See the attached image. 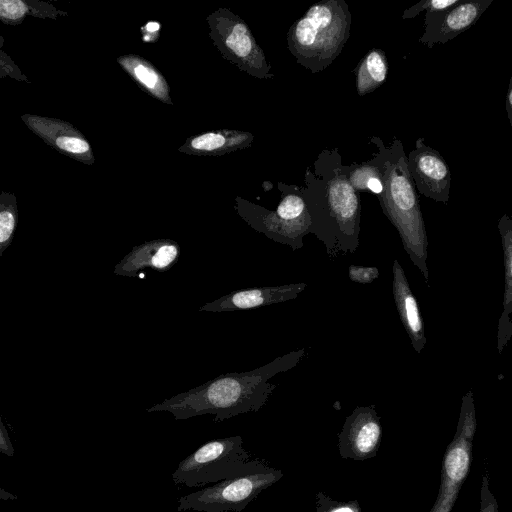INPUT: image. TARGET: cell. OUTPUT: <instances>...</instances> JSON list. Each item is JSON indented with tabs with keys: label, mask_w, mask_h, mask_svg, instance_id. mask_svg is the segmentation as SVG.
Instances as JSON below:
<instances>
[{
	"label": "cell",
	"mask_w": 512,
	"mask_h": 512,
	"mask_svg": "<svg viewBox=\"0 0 512 512\" xmlns=\"http://www.w3.org/2000/svg\"><path fill=\"white\" fill-rule=\"evenodd\" d=\"M382 174L372 177L367 183V189L379 196L383 192Z\"/></svg>",
	"instance_id": "f1b7e54d"
},
{
	"label": "cell",
	"mask_w": 512,
	"mask_h": 512,
	"mask_svg": "<svg viewBox=\"0 0 512 512\" xmlns=\"http://www.w3.org/2000/svg\"><path fill=\"white\" fill-rule=\"evenodd\" d=\"M381 439L382 426L375 405L358 406L346 417L338 435L340 457L357 461L373 458Z\"/></svg>",
	"instance_id": "30bf717a"
},
{
	"label": "cell",
	"mask_w": 512,
	"mask_h": 512,
	"mask_svg": "<svg viewBox=\"0 0 512 512\" xmlns=\"http://www.w3.org/2000/svg\"><path fill=\"white\" fill-rule=\"evenodd\" d=\"M135 76L148 88H154L158 77L157 75L144 65H138L134 68Z\"/></svg>",
	"instance_id": "4316f807"
},
{
	"label": "cell",
	"mask_w": 512,
	"mask_h": 512,
	"mask_svg": "<svg viewBox=\"0 0 512 512\" xmlns=\"http://www.w3.org/2000/svg\"><path fill=\"white\" fill-rule=\"evenodd\" d=\"M314 512H361V508L357 500L337 501L319 491Z\"/></svg>",
	"instance_id": "ffe728a7"
},
{
	"label": "cell",
	"mask_w": 512,
	"mask_h": 512,
	"mask_svg": "<svg viewBox=\"0 0 512 512\" xmlns=\"http://www.w3.org/2000/svg\"><path fill=\"white\" fill-rule=\"evenodd\" d=\"M221 42L229 58L252 77L270 80L274 77L271 65L258 45L249 26L230 14L220 19Z\"/></svg>",
	"instance_id": "9c48e42d"
},
{
	"label": "cell",
	"mask_w": 512,
	"mask_h": 512,
	"mask_svg": "<svg viewBox=\"0 0 512 512\" xmlns=\"http://www.w3.org/2000/svg\"><path fill=\"white\" fill-rule=\"evenodd\" d=\"M408 170L420 194L447 204L449 201L451 173L441 154L425 144L424 138L416 140L415 148L407 157Z\"/></svg>",
	"instance_id": "8fae6325"
},
{
	"label": "cell",
	"mask_w": 512,
	"mask_h": 512,
	"mask_svg": "<svg viewBox=\"0 0 512 512\" xmlns=\"http://www.w3.org/2000/svg\"><path fill=\"white\" fill-rule=\"evenodd\" d=\"M180 247L170 239H158L134 246L114 267L113 273L118 276L134 277L142 269L151 268L165 272L178 261Z\"/></svg>",
	"instance_id": "5bb4252c"
},
{
	"label": "cell",
	"mask_w": 512,
	"mask_h": 512,
	"mask_svg": "<svg viewBox=\"0 0 512 512\" xmlns=\"http://www.w3.org/2000/svg\"><path fill=\"white\" fill-rule=\"evenodd\" d=\"M380 174V168L373 159L354 167H348V179L357 191L367 189L368 181Z\"/></svg>",
	"instance_id": "d6986e66"
},
{
	"label": "cell",
	"mask_w": 512,
	"mask_h": 512,
	"mask_svg": "<svg viewBox=\"0 0 512 512\" xmlns=\"http://www.w3.org/2000/svg\"><path fill=\"white\" fill-rule=\"evenodd\" d=\"M146 29L149 32H155V31H157L159 29V24L156 23V22H150V23L147 24Z\"/></svg>",
	"instance_id": "1f68e13d"
},
{
	"label": "cell",
	"mask_w": 512,
	"mask_h": 512,
	"mask_svg": "<svg viewBox=\"0 0 512 512\" xmlns=\"http://www.w3.org/2000/svg\"><path fill=\"white\" fill-rule=\"evenodd\" d=\"M498 229L505 264L503 312L499 319L497 333V348L498 353L501 354L512 337V321L509 318L512 313V218L504 214L498 222Z\"/></svg>",
	"instance_id": "2e32d148"
},
{
	"label": "cell",
	"mask_w": 512,
	"mask_h": 512,
	"mask_svg": "<svg viewBox=\"0 0 512 512\" xmlns=\"http://www.w3.org/2000/svg\"><path fill=\"white\" fill-rule=\"evenodd\" d=\"M337 150H324L315 161L316 173H305L302 188L312 231L331 259L354 253L359 246L360 198L348 179Z\"/></svg>",
	"instance_id": "7a4b0ae2"
},
{
	"label": "cell",
	"mask_w": 512,
	"mask_h": 512,
	"mask_svg": "<svg viewBox=\"0 0 512 512\" xmlns=\"http://www.w3.org/2000/svg\"><path fill=\"white\" fill-rule=\"evenodd\" d=\"M388 62L383 50L371 49L359 62L356 70V90L359 96L371 93L387 78Z\"/></svg>",
	"instance_id": "e0dca14e"
},
{
	"label": "cell",
	"mask_w": 512,
	"mask_h": 512,
	"mask_svg": "<svg viewBox=\"0 0 512 512\" xmlns=\"http://www.w3.org/2000/svg\"><path fill=\"white\" fill-rule=\"evenodd\" d=\"M376 146L378 152L373 160L380 168L383 183V192L378 196L379 203L398 231L410 260L429 286L427 233L403 144L394 139L389 146H384L378 140Z\"/></svg>",
	"instance_id": "3957f363"
},
{
	"label": "cell",
	"mask_w": 512,
	"mask_h": 512,
	"mask_svg": "<svg viewBox=\"0 0 512 512\" xmlns=\"http://www.w3.org/2000/svg\"><path fill=\"white\" fill-rule=\"evenodd\" d=\"M350 28L351 13L344 0L317 2L289 28L288 49L299 65L321 72L340 55Z\"/></svg>",
	"instance_id": "277c9868"
},
{
	"label": "cell",
	"mask_w": 512,
	"mask_h": 512,
	"mask_svg": "<svg viewBox=\"0 0 512 512\" xmlns=\"http://www.w3.org/2000/svg\"><path fill=\"white\" fill-rule=\"evenodd\" d=\"M0 452L6 456H14V448L7 429L2 421H0Z\"/></svg>",
	"instance_id": "83f0119b"
},
{
	"label": "cell",
	"mask_w": 512,
	"mask_h": 512,
	"mask_svg": "<svg viewBox=\"0 0 512 512\" xmlns=\"http://www.w3.org/2000/svg\"><path fill=\"white\" fill-rule=\"evenodd\" d=\"M460 2L461 0H422L406 9L402 18H414L422 11H426V13L444 11L459 4Z\"/></svg>",
	"instance_id": "44dd1931"
},
{
	"label": "cell",
	"mask_w": 512,
	"mask_h": 512,
	"mask_svg": "<svg viewBox=\"0 0 512 512\" xmlns=\"http://www.w3.org/2000/svg\"><path fill=\"white\" fill-rule=\"evenodd\" d=\"M348 277L359 284H370L379 277V270L377 267L350 265Z\"/></svg>",
	"instance_id": "603a6c76"
},
{
	"label": "cell",
	"mask_w": 512,
	"mask_h": 512,
	"mask_svg": "<svg viewBox=\"0 0 512 512\" xmlns=\"http://www.w3.org/2000/svg\"><path fill=\"white\" fill-rule=\"evenodd\" d=\"M282 477L281 470L262 462L244 474L179 497L177 511L241 512Z\"/></svg>",
	"instance_id": "8992f818"
},
{
	"label": "cell",
	"mask_w": 512,
	"mask_h": 512,
	"mask_svg": "<svg viewBox=\"0 0 512 512\" xmlns=\"http://www.w3.org/2000/svg\"><path fill=\"white\" fill-rule=\"evenodd\" d=\"M0 499L1 500H16L17 496L7 492L4 488L0 489Z\"/></svg>",
	"instance_id": "4dcf8cb0"
},
{
	"label": "cell",
	"mask_w": 512,
	"mask_h": 512,
	"mask_svg": "<svg viewBox=\"0 0 512 512\" xmlns=\"http://www.w3.org/2000/svg\"><path fill=\"white\" fill-rule=\"evenodd\" d=\"M26 12L27 6L20 0H2L0 2V14L5 19H18Z\"/></svg>",
	"instance_id": "d4e9b609"
},
{
	"label": "cell",
	"mask_w": 512,
	"mask_h": 512,
	"mask_svg": "<svg viewBox=\"0 0 512 512\" xmlns=\"http://www.w3.org/2000/svg\"><path fill=\"white\" fill-rule=\"evenodd\" d=\"M59 148L72 153H85L89 150V144L83 139L76 137L62 136L56 140Z\"/></svg>",
	"instance_id": "484cf974"
},
{
	"label": "cell",
	"mask_w": 512,
	"mask_h": 512,
	"mask_svg": "<svg viewBox=\"0 0 512 512\" xmlns=\"http://www.w3.org/2000/svg\"><path fill=\"white\" fill-rule=\"evenodd\" d=\"M480 512H499L497 500L490 490V482L487 474L482 476L480 488Z\"/></svg>",
	"instance_id": "cb8c5ba5"
},
{
	"label": "cell",
	"mask_w": 512,
	"mask_h": 512,
	"mask_svg": "<svg viewBox=\"0 0 512 512\" xmlns=\"http://www.w3.org/2000/svg\"><path fill=\"white\" fill-rule=\"evenodd\" d=\"M305 348L291 351L268 364L246 372H229L186 392L146 408V412H170L175 420L204 414L221 422L239 414L259 411L276 388L269 379L300 363Z\"/></svg>",
	"instance_id": "6da1fadb"
},
{
	"label": "cell",
	"mask_w": 512,
	"mask_h": 512,
	"mask_svg": "<svg viewBox=\"0 0 512 512\" xmlns=\"http://www.w3.org/2000/svg\"><path fill=\"white\" fill-rule=\"evenodd\" d=\"M254 135L245 131H230L228 133L209 132L194 138L192 148L201 151H226L250 147Z\"/></svg>",
	"instance_id": "ac0fdd59"
},
{
	"label": "cell",
	"mask_w": 512,
	"mask_h": 512,
	"mask_svg": "<svg viewBox=\"0 0 512 512\" xmlns=\"http://www.w3.org/2000/svg\"><path fill=\"white\" fill-rule=\"evenodd\" d=\"M262 462L252 459L241 436L214 439L183 459L173 472L172 479L175 485L203 487L244 474Z\"/></svg>",
	"instance_id": "5b68a950"
},
{
	"label": "cell",
	"mask_w": 512,
	"mask_h": 512,
	"mask_svg": "<svg viewBox=\"0 0 512 512\" xmlns=\"http://www.w3.org/2000/svg\"><path fill=\"white\" fill-rule=\"evenodd\" d=\"M237 211L253 229L294 251L303 247L304 236L312 231L302 188L295 185L283 192L275 211L242 199H238Z\"/></svg>",
	"instance_id": "52a82bcc"
},
{
	"label": "cell",
	"mask_w": 512,
	"mask_h": 512,
	"mask_svg": "<svg viewBox=\"0 0 512 512\" xmlns=\"http://www.w3.org/2000/svg\"><path fill=\"white\" fill-rule=\"evenodd\" d=\"M493 0L462 1L444 11L426 13L419 42L432 48L444 44L473 26Z\"/></svg>",
	"instance_id": "7c38bea8"
},
{
	"label": "cell",
	"mask_w": 512,
	"mask_h": 512,
	"mask_svg": "<svg viewBox=\"0 0 512 512\" xmlns=\"http://www.w3.org/2000/svg\"><path fill=\"white\" fill-rule=\"evenodd\" d=\"M306 286L301 282L240 289L206 303L199 311L229 312L265 307L295 299Z\"/></svg>",
	"instance_id": "4fadbf2b"
},
{
	"label": "cell",
	"mask_w": 512,
	"mask_h": 512,
	"mask_svg": "<svg viewBox=\"0 0 512 512\" xmlns=\"http://www.w3.org/2000/svg\"><path fill=\"white\" fill-rule=\"evenodd\" d=\"M506 111L512 130V76L509 80L508 90L506 94Z\"/></svg>",
	"instance_id": "f546056e"
},
{
	"label": "cell",
	"mask_w": 512,
	"mask_h": 512,
	"mask_svg": "<svg viewBox=\"0 0 512 512\" xmlns=\"http://www.w3.org/2000/svg\"><path fill=\"white\" fill-rule=\"evenodd\" d=\"M16 215L10 207H3L0 212V256L11 244L16 228Z\"/></svg>",
	"instance_id": "7402d4cb"
},
{
	"label": "cell",
	"mask_w": 512,
	"mask_h": 512,
	"mask_svg": "<svg viewBox=\"0 0 512 512\" xmlns=\"http://www.w3.org/2000/svg\"><path fill=\"white\" fill-rule=\"evenodd\" d=\"M392 272V293L399 318L414 350L420 353L426 344V336L417 300L397 259L393 262Z\"/></svg>",
	"instance_id": "9a60e30c"
},
{
	"label": "cell",
	"mask_w": 512,
	"mask_h": 512,
	"mask_svg": "<svg viewBox=\"0 0 512 512\" xmlns=\"http://www.w3.org/2000/svg\"><path fill=\"white\" fill-rule=\"evenodd\" d=\"M475 432V406L469 390L462 398L456 433L442 460L439 492L429 512H451L470 470Z\"/></svg>",
	"instance_id": "ba28073f"
}]
</instances>
